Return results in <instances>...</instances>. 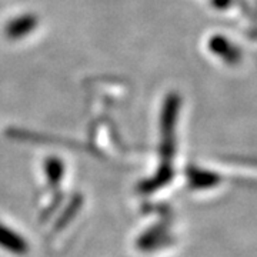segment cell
Masks as SVG:
<instances>
[{"mask_svg":"<svg viewBox=\"0 0 257 257\" xmlns=\"http://www.w3.org/2000/svg\"><path fill=\"white\" fill-rule=\"evenodd\" d=\"M250 37H253V39H257V29H253L251 32H250V35H248Z\"/></svg>","mask_w":257,"mask_h":257,"instance_id":"277c9868","label":"cell"},{"mask_svg":"<svg viewBox=\"0 0 257 257\" xmlns=\"http://www.w3.org/2000/svg\"><path fill=\"white\" fill-rule=\"evenodd\" d=\"M211 3L217 9H227L234 5V0H211Z\"/></svg>","mask_w":257,"mask_h":257,"instance_id":"3957f363","label":"cell"},{"mask_svg":"<svg viewBox=\"0 0 257 257\" xmlns=\"http://www.w3.org/2000/svg\"><path fill=\"white\" fill-rule=\"evenodd\" d=\"M210 50L220 57L221 60H224L226 63L236 64L239 63L241 59V53L237 47L234 46L230 40L223 36H214L211 37L209 42Z\"/></svg>","mask_w":257,"mask_h":257,"instance_id":"6da1fadb","label":"cell"},{"mask_svg":"<svg viewBox=\"0 0 257 257\" xmlns=\"http://www.w3.org/2000/svg\"><path fill=\"white\" fill-rule=\"evenodd\" d=\"M0 247L13 254H26L29 246L26 240L22 239L16 231L0 223Z\"/></svg>","mask_w":257,"mask_h":257,"instance_id":"7a4b0ae2","label":"cell"}]
</instances>
